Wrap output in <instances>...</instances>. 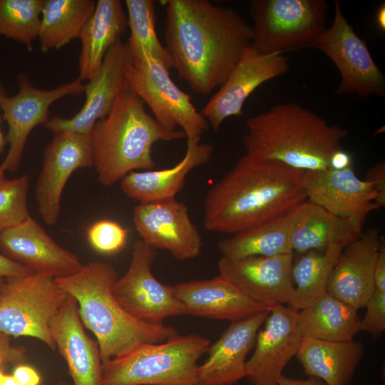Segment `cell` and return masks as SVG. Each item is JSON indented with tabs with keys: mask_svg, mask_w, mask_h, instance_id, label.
<instances>
[{
	"mask_svg": "<svg viewBox=\"0 0 385 385\" xmlns=\"http://www.w3.org/2000/svg\"><path fill=\"white\" fill-rule=\"evenodd\" d=\"M165 24L173 67L197 94L221 86L252 43V26L240 14L207 0L165 1Z\"/></svg>",
	"mask_w": 385,
	"mask_h": 385,
	"instance_id": "6da1fadb",
	"label": "cell"
},
{
	"mask_svg": "<svg viewBox=\"0 0 385 385\" xmlns=\"http://www.w3.org/2000/svg\"><path fill=\"white\" fill-rule=\"evenodd\" d=\"M304 174L245 154L207 191L205 228L233 235L287 213L307 200Z\"/></svg>",
	"mask_w": 385,
	"mask_h": 385,
	"instance_id": "7a4b0ae2",
	"label": "cell"
},
{
	"mask_svg": "<svg viewBox=\"0 0 385 385\" xmlns=\"http://www.w3.org/2000/svg\"><path fill=\"white\" fill-rule=\"evenodd\" d=\"M246 126L247 155L304 172L329 169L331 155L349 135L297 103L274 105L249 118Z\"/></svg>",
	"mask_w": 385,
	"mask_h": 385,
	"instance_id": "3957f363",
	"label": "cell"
},
{
	"mask_svg": "<svg viewBox=\"0 0 385 385\" xmlns=\"http://www.w3.org/2000/svg\"><path fill=\"white\" fill-rule=\"evenodd\" d=\"M118 278L109 263L92 261L77 272L56 277L75 298L81 320L96 338L102 363L120 357L145 343H158L178 334L173 327L152 325L130 315L112 293Z\"/></svg>",
	"mask_w": 385,
	"mask_h": 385,
	"instance_id": "277c9868",
	"label": "cell"
},
{
	"mask_svg": "<svg viewBox=\"0 0 385 385\" xmlns=\"http://www.w3.org/2000/svg\"><path fill=\"white\" fill-rule=\"evenodd\" d=\"M93 166L103 185L120 181L130 172L153 170L152 152L158 141L186 138L182 130H168L145 109L143 101L128 87L118 95L109 113L91 133Z\"/></svg>",
	"mask_w": 385,
	"mask_h": 385,
	"instance_id": "5b68a950",
	"label": "cell"
},
{
	"mask_svg": "<svg viewBox=\"0 0 385 385\" xmlns=\"http://www.w3.org/2000/svg\"><path fill=\"white\" fill-rule=\"evenodd\" d=\"M206 337L178 334L163 342L142 344L103 364L104 385H199L197 361L207 353Z\"/></svg>",
	"mask_w": 385,
	"mask_h": 385,
	"instance_id": "8992f818",
	"label": "cell"
},
{
	"mask_svg": "<svg viewBox=\"0 0 385 385\" xmlns=\"http://www.w3.org/2000/svg\"><path fill=\"white\" fill-rule=\"evenodd\" d=\"M324 0H252V46L263 54L283 55L312 48L327 28Z\"/></svg>",
	"mask_w": 385,
	"mask_h": 385,
	"instance_id": "52a82bcc",
	"label": "cell"
},
{
	"mask_svg": "<svg viewBox=\"0 0 385 385\" xmlns=\"http://www.w3.org/2000/svg\"><path fill=\"white\" fill-rule=\"evenodd\" d=\"M68 297L48 274L33 272L0 280V332L34 337L56 349L50 323Z\"/></svg>",
	"mask_w": 385,
	"mask_h": 385,
	"instance_id": "ba28073f",
	"label": "cell"
},
{
	"mask_svg": "<svg viewBox=\"0 0 385 385\" xmlns=\"http://www.w3.org/2000/svg\"><path fill=\"white\" fill-rule=\"evenodd\" d=\"M170 69L144 56L131 59L125 70L127 87L146 103L164 128H182L188 139H201L209 125L191 101L190 95L172 80Z\"/></svg>",
	"mask_w": 385,
	"mask_h": 385,
	"instance_id": "9c48e42d",
	"label": "cell"
},
{
	"mask_svg": "<svg viewBox=\"0 0 385 385\" xmlns=\"http://www.w3.org/2000/svg\"><path fill=\"white\" fill-rule=\"evenodd\" d=\"M312 48L326 55L339 71L341 80L336 95L355 94L362 98L385 96V76L366 43L345 18L338 0L334 1L332 26L321 33Z\"/></svg>",
	"mask_w": 385,
	"mask_h": 385,
	"instance_id": "30bf717a",
	"label": "cell"
},
{
	"mask_svg": "<svg viewBox=\"0 0 385 385\" xmlns=\"http://www.w3.org/2000/svg\"><path fill=\"white\" fill-rule=\"evenodd\" d=\"M156 250L142 240L134 243L132 258L126 272L112 285V293L120 306L132 317L152 325H164L168 317L186 314L175 297L173 286L159 282L151 266Z\"/></svg>",
	"mask_w": 385,
	"mask_h": 385,
	"instance_id": "8fae6325",
	"label": "cell"
},
{
	"mask_svg": "<svg viewBox=\"0 0 385 385\" xmlns=\"http://www.w3.org/2000/svg\"><path fill=\"white\" fill-rule=\"evenodd\" d=\"M19 92L12 96H2L0 109L6 122V135L9 149L1 167L4 171L16 172L21 164L28 136L32 130L49 120V108L53 103L66 96L84 93V84L77 78L50 90L34 87L25 73L17 77Z\"/></svg>",
	"mask_w": 385,
	"mask_h": 385,
	"instance_id": "7c38bea8",
	"label": "cell"
},
{
	"mask_svg": "<svg viewBox=\"0 0 385 385\" xmlns=\"http://www.w3.org/2000/svg\"><path fill=\"white\" fill-rule=\"evenodd\" d=\"M289 68L285 56L263 54L250 45L200 113L217 132L225 120L242 115L245 101L260 86L284 74Z\"/></svg>",
	"mask_w": 385,
	"mask_h": 385,
	"instance_id": "4fadbf2b",
	"label": "cell"
},
{
	"mask_svg": "<svg viewBox=\"0 0 385 385\" xmlns=\"http://www.w3.org/2000/svg\"><path fill=\"white\" fill-rule=\"evenodd\" d=\"M93 166L90 133L60 132L46 146L35 194L43 222L55 225L59 218L65 185L74 171Z\"/></svg>",
	"mask_w": 385,
	"mask_h": 385,
	"instance_id": "5bb4252c",
	"label": "cell"
},
{
	"mask_svg": "<svg viewBox=\"0 0 385 385\" xmlns=\"http://www.w3.org/2000/svg\"><path fill=\"white\" fill-rule=\"evenodd\" d=\"M304 187L309 201L348 221L360 233L367 215L379 209L374 184L359 178L353 165L341 170L304 172Z\"/></svg>",
	"mask_w": 385,
	"mask_h": 385,
	"instance_id": "9a60e30c",
	"label": "cell"
},
{
	"mask_svg": "<svg viewBox=\"0 0 385 385\" xmlns=\"http://www.w3.org/2000/svg\"><path fill=\"white\" fill-rule=\"evenodd\" d=\"M133 221L141 240L155 250H167L180 260L200 254V233L188 206L175 198L140 203L133 210Z\"/></svg>",
	"mask_w": 385,
	"mask_h": 385,
	"instance_id": "2e32d148",
	"label": "cell"
},
{
	"mask_svg": "<svg viewBox=\"0 0 385 385\" xmlns=\"http://www.w3.org/2000/svg\"><path fill=\"white\" fill-rule=\"evenodd\" d=\"M130 61L126 43L118 39L106 53L97 74L84 84L86 101L80 111L70 118L53 116L44 126L53 134L91 133L96 123L109 113L119 93L127 87L125 70Z\"/></svg>",
	"mask_w": 385,
	"mask_h": 385,
	"instance_id": "e0dca14e",
	"label": "cell"
},
{
	"mask_svg": "<svg viewBox=\"0 0 385 385\" xmlns=\"http://www.w3.org/2000/svg\"><path fill=\"white\" fill-rule=\"evenodd\" d=\"M292 265V255L238 260L221 257L217 263L219 275L268 309L287 304L294 286Z\"/></svg>",
	"mask_w": 385,
	"mask_h": 385,
	"instance_id": "ac0fdd59",
	"label": "cell"
},
{
	"mask_svg": "<svg viewBox=\"0 0 385 385\" xmlns=\"http://www.w3.org/2000/svg\"><path fill=\"white\" fill-rule=\"evenodd\" d=\"M297 314L284 305L270 309L264 327L257 332L255 350L246 361L245 378L252 385H277L283 376L302 338Z\"/></svg>",
	"mask_w": 385,
	"mask_h": 385,
	"instance_id": "d6986e66",
	"label": "cell"
},
{
	"mask_svg": "<svg viewBox=\"0 0 385 385\" xmlns=\"http://www.w3.org/2000/svg\"><path fill=\"white\" fill-rule=\"evenodd\" d=\"M4 255L34 272L66 277L83 265L78 256L61 247L31 216L22 223L0 232Z\"/></svg>",
	"mask_w": 385,
	"mask_h": 385,
	"instance_id": "ffe728a7",
	"label": "cell"
},
{
	"mask_svg": "<svg viewBox=\"0 0 385 385\" xmlns=\"http://www.w3.org/2000/svg\"><path fill=\"white\" fill-rule=\"evenodd\" d=\"M50 330L73 385H104L98 344L86 334L74 297L68 295L52 318Z\"/></svg>",
	"mask_w": 385,
	"mask_h": 385,
	"instance_id": "44dd1931",
	"label": "cell"
},
{
	"mask_svg": "<svg viewBox=\"0 0 385 385\" xmlns=\"http://www.w3.org/2000/svg\"><path fill=\"white\" fill-rule=\"evenodd\" d=\"M382 236L369 228L345 246L330 274L327 292L359 309L374 290V269Z\"/></svg>",
	"mask_w": 385,
	"mask_h": 385,
	"instance_id": "7402d4cb",
	"label": "cell"
},
{
	"mask_svg": "<svg viewBox=\"0 0 385 385\" xmlns=\"http://www.w3.org/2000/svg\"><path fill=\"white\" fill-rule=\"evenodd\" d=\"M265 310L232 322L210 344L205 361L198 365L199 385H235L246 377V358L254 347L258 331L269 314Z\"/></svg>",
	"mask_w": 385,
	"mask_h": 385,
	"instance_id": "603a6c76",
	"label": "cell"
},
{
	"mask_svg": "<svg viewBox=\"0 0 385 385\" xmlns=\"http://www.w3.org/2000/svg\"><path fill=\"white\" fill-rule=\"evenodd\" d=\"M173 289L186 314L195 317L235 322L269 310L219 274L210 279L180 283Z\"/></svg>",
	"mask_w": 385,
	"mask_h": 385,
	"instance_id": "cb8c5ba5",
	"label": "cell"
},
{
	"mask_svg": "<svg viewBox=\"0 0 385 385\" xmlns=\"http://www.w3.org/2000/svg\"><path fill=\"white\" fill-rule=\"evenodd\" d=\"M213 145L200 139H188L183 159L172 168L130 172L120 181V188L130 198L140 203L175 199L183 189L188 175L208 163Z\"/></svg>",
	"mask_w": 385,
	"mask_h": 385,
	"instance_id": "d4e9b609",
	"label": "cell"
},
{
	"mask_svg": "<svg viewBox=\"0 0 385 385\" xmlns=\"http://www.w3.org/2000/svg\"><path fill=\"white\" fill-rule=\"evenodd\" d=\"M359 341L333 342L302 337L295 354L304 373L327 385H349L364 355Z\"/></svg>",
	"mask_w": 385,
	"mask_h": 385,
	"instance_id": "484cf974",
	"label": "cell"
},
{
	"mask_svg": "<svg viewBox=\"0 0 385 385\" xmlns=\"http://www.w3.org/2000/svg\"><path fill=\"white\" fill-rule=\"evenodd\" d=\"M128 26V19L120 0H98L93 13L83 27L78 38L81 51L79 76L89 81L98 72L110 48Z\"/></svg>",
	"mask_w": 385,
	"mask_h": 385,
	"instance_id": "4316f807",
	"label": "cell"
},
{
	"mask_svg": "<svg viewBox=\"0 0 385 385\" xmlns=\"http://www.w3.org/2000/svg\"><path fill=\"white\" fill-rule=\"evenodd\" d=\"M361 234L348 221L309 200L294 209L290 240L292 251L299 254L324 252L333 244L344 247Z\"/></svg>",
	"mask_w": 385,
	"mask_h": 385,
	"instance_id": "83f0119b",
	"label": "cell"
},
{
	"mask_svg": "<svg viewBox=\"0 0 385 385\" xmlns=\"http://www.w3.org/2000/svg\"><path fill=\"white\" fill-rule=\"evenodd\" d=\"M294 207L274 219L221 240L218 242L221 257L238 260L292 255L290 237Z\"/></svg>",
	"mask_w": 385,
	"mask_h": 385,
	"instance_id": "f1b7e54d",
	"label": "cell"
},
{
	"mask_svg": "<svg viewBox=\"0 0 385 385\" xmlns=\"http://www.w3.org/2000/svg\"><path fill=\"white\" fill-rule=\"evenodd\" d=\"M358 309L325 292L314 302L297 312L302 337L321 340H353L360 332Z\"/></svg>",
	"mask_w": 385,
	"mask_h": 385,
	"instance_id": "f546056e",
	"label": "cell"
},
{
	"mask_svg": "<svg viewBox=\"0 0 385 385\" xmlns=\"http://www.w3.org/2000/svg\"><path fill=\"white\" fill-rule=\"evenodd\" d=\"M96 4L94 0H44L38 36L41 51L59 49L78 38Z\"/></svg>",
	"mask_w": 385,
	"mask_h": 385,
	"instance_id": "4dcf8cb0",
	"label": "cell"
},
{
	"mask_svg": "<svg viewBox=\"0 0 385 385\" xmlns=\"http://www.w3.org/2000/svg\"><path fill=\"white\" fill-rule=\"evenodd\" d=\"M343 248L340 244H333L324 252L312 250L302 254L292 265L295 286L287 304L288 307L299 312L327 292L330 274Z\"/></svg>",
	"mask_w": 385,
	"mask_h": 385,
	"instance_id": "1f68e13d",
	"label": "cell"
},
{
	"mask_svg": "<svg viewBox=\"0 0 385 385\" xmlns=\"http://www.w3.org/2000/svg\"><path fill=\"white\" fill-rule=\"evenodd\" d=\"M128 26L130 34L126 42L131 59L150 56L173 67L171 56L158 36L155 29L156 14L152 0H125Z\"/></svg>",
	"mask_w": 385,
	"mask_h": 385,
	"instance_id": "d6a6232c",
	"label": "cell"
},
{
	"mask_svg": "<svg viewBox=\"0 0 385 385\" xmlns=\"http://www.w3.org/2000/svg\"><path fill=\"white\" fill-rule=\"evenodd\" d=\"M44 0H0V36L33 50L38 38Z\"/></svg>",
	"mask_w": 385,
	"mask_h": 385,
	"instance_id": "836d02e7",
	"label": "cell"
},
{
	"mask_svg": "<svg viewBox=\"0 0 385 385\" xmlns=\"http://www.w3.org/2000/svg\"><path fill=\"white\" fill-rule=\"evenodd\" d=\"M29 177L24 175L18 178H0V232L16 226L29 215L27 195Z\"/></svg>",
	"mask_w": 385,
	"mask_h": 385,
	"instance_id": "e575fe53",
	"label": "cell"
},
{
	"mask_svg": "<svg viewBox=\"0 0 385 385\" xmlns=\"http://www.w3.org/2000/svg\"><path fill=\"white\" fill-rule=\"evenodd\" d=\"M128 230L111 220H101L92 224L87 230L91 246L103 254H113L126 245Z\"/></svg>",
	"mask_w": 385,
	"mask_h": 385,
	"instance_id": "d590c367",
	"label": "cell"
},
{
	"mask_svg": "<svg viewBox=\"0 0 385 385\" xmlns=\"http://www.w3.org/2000/svg\"><path fill=\"white\" fill-rule=\"evenodd\" d=\"M366 314L360 322V331L374 336L381 334L385 330V292L374 290L365 304Z\"/></svg>",
	"mask_w": 385,
	"mask_h": 385,
	"instance_id": "8d00e7d4",
	"label": "cell"
},
{
	"mask_svg": "<svg viewBox=\"0 0 385 385\" xmlns=\"http://www.w3.org/2000/svg\"><path fill=\"white\" fill-rule=\"evenodd\" d=\"M25 359V349L11 345L10 337L0 332V370L10 364H21Z\"/></svg>",
	"mask_w": 385,
	"mask_h": 385,
	"instance_id": "74e56055",
	"label": "cell"
},
{
	"mask_svg": "<svg viewBox=\"0 0 385 385\" xmlns=\"http://www.w3.org/2000/svg\"><path fill=\"white\" fill-rule=\"evenodd\" d=\"M366 180L371 181L378 192L376 202L379 208L385 205V163L380 162L374 165L367 173Z\"/></svg>",
	"mask_w": 385,
	"mask_h": 385,
	"instance_id": "f35d334b",
	"label": "cell"
},
{
	"mask_svg": "<svg viewBox=\"0 0 385 385\" xmlns=\"http://www.w3.org/2000/svg\"><path fill=\"white\" fill-rule=\"evenodd\" d=\"M31 270L0 254V280L13 277L27 275Z\"/></svg>",
	"mask_w": 385,
	"mask_h": 385,
	"instance_id": "ab89813d",
	"label": "cell"
},
{
	"mask_svg": "<svg viewBox=\"0 0 385 385\" xmlns=\"http://www.w3.org/2000/svg\"><path fill=\"white\" fill-rule=\"evenodd\" d=\"M12 375L20 385H39L41 381L38 371L27 364H19Z\"/></svg>",
	"mask_w": 385,
	"mask_h": 385,
	"instance_id": "60d3db41",
	"label": "cell"
},
{
	"mask_svg": "<svg viewBox=\"0 0 385 385\" xmlns=\"http://www.w3.org/2000/svg\"><path fill=\"white\" fill-rule=\"evenodd\" d=\"M374 289L385 292V242L381 240L374 269Z\"/></svg>",
	"mask_w": 385,
	"mask_h": 385,
	"instance_id": "b9f144b4",
	"label": "cell"
},
{
	"mask_svg": "<svg viewBox=\"0 0 385 385\" xmlns=\"http://www.w3.org/2000/svg\"><path fill=\"white\" fill-rule=\"evenodd\" d=\"M353 165L352 155L347 151L339 148L332 153L329 159V169L341 170Z\"/></svg>",
	"mask_w": 385,
	"mask_h": 385,
	"instance_id": "7bdbcfd3",
	"label": "cell"
},
{
	"mask_svg": "<svg viewBox=\"0 0 385 385\" xmlns=\"http://www.w3.org/2000/svg\"><path fill=\"white\" fill-rule=\"evenodd\" d=\"M277 385H327L323 381L309 376L307 379H292L282 376Z\"/></svg>",
	"mask_w": 385,
	"mask_h": 385,
	"instance_id": "ee69618b",
	"label": "cell"
},
{
	"mask_svg": "<svg viewBox=\"0 0 385 385\" xmlns=\"http://www.w3.org/2000/svg\"><path fill=\"white\" fill-rule=\"evenodd\" d=\"M5 94L4 88L1 85H0V101L2 98V96ZM6 143V135H4L2 130H1V117L0 115V154L3 151L5 145ZM4 173L5 171L3 170V168L0 165V178L4 177Z\"/></svg>",
	"mask_w": 385,
	"mask_h": 385,
	"instance_id": "f6af8a7d",
	"label": "cell"
},
{
	"mask_svg": "<svg viewBox=\"0 0 385 385\" xmlns=\"http://www.w3.org/2000/svg\"><path fill=\"white\" fill-rule=\"evenodd\" d=\"M376 25L381 31L385 30V6L384 4H381L377 9L376 14Z\"/></svg>",
	"mask_w": 385,
	"mask_h": 385,
	"instance_id": "bcb514c9",
	"label": "cell"
},
{
	"mask_svg": "<svg viewBox=\"0 0 385 385\" xmlns=\"http://www.w3.org/2000/svg\"><path fill=\"white\" fill-rule=\"evenodd\" d=\"M0 385H20L13 375L4 373L0 370Z\"/></svg>",
	"mask_w": 385,
	"mask_h": 385,
	"instance_id": "7dc6e473",
	"label": "cell"
},
{
	"mask_svg": "<svg viewBox=\"0 0 385 385\" xmlns=\"http://www.w3.org/2000/svg\"><path fill=\"white\" fill-rule=\"evenodd\" d=\"M58 385H61V384H60V383H59V384H58Z\"/></svg>",
	"mask_w": 385,
	"mask_h": 385,
	"instance_id": "c3c4849f",
	"label": "cell"
},
{
	"mask_svg": "<svg viewBox=\"0 0 385 385\" xmlns=\"http://www.w3.org/2000/svg\"><path fill=\"white\" fill-rule=\"evenodd\" d=\"M1 85V84H0Z\"/></svg>",
	"mask_w": 385,
	"mask_h": 385,
	"instance_id": "681fc988",
	"label": "cell"
}]
</instances>
